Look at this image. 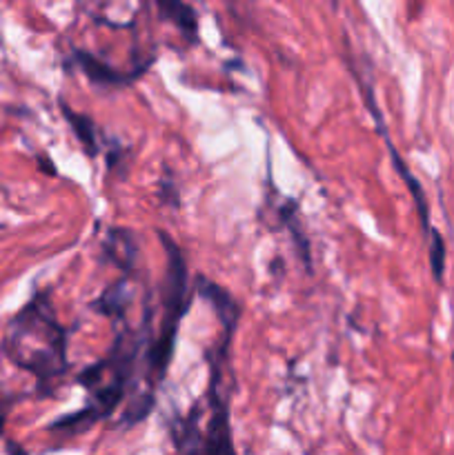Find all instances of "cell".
Returning <instances> with one entry per match:
<instances>
[{"label": "cell", "instance_id": "obj_1", "mask_svg": "<svg viewBox=\"0 0 454 455\" xmlns=\"http://www.w3.org/2000/svg\"><path fill=\"white\" fill-rule=\"evenodd\" d=\"M147 329H150V314L145 315V329L141 333H132L129 329H123L116 336L109 354L78 373L76 382L87 391V403L80 411L52 422L49 431H58V434L67 435L83 434L85 429L109 418L118 409L120 400L125 398V394H127L134 382L136 363L141 358L138 354L147 349V342H150ZM142 355H145V351H142Z\"/></svg>", "mask_w": 454, "mask_h": 455}, {"label": "cell", "instance_id": "obj_2", "mask_svg": "<svg viewBox=\"0 0 454 455\" xmlns=\"http://www.w3.org/2000/svg\"><path fill=\"white\" fill-rule=\"evenodd\" d=\"M3 351L18 369L38 380V389H49L69 369L67 329L58 323L53 305L38 291L9 323Z\"/></svg>", "mask_w": 454, "mask_h": 455}, {"label": "cell", "instance_id": "obj_3", "mask_svg": "<svg viewBox=\"0 0 454 455\" xmlns=\"http://www.w3.org/2000/svg\"><path fill=\"white\" fill-rule=\"evenodd\" d=\"M158 235L165 244V256H167L163 287V320H160L156 336H151L150 342H147L145 355H142V360H145L147 394L151 398L156 394V387L167 376L174 347H176L178 329H181L182 318H185L191 305L190 274H187L185 258H182L178 244L165 231H158Z\"/></svg>", "mask_w": 454, "mask_h": 455}, {"label": "cell", "instance_id": "obj_4", "mask_svg": "<svg viewBox=\"0 0 454 455\" xmlns=\"http://www.w3.org/2000/svg\"><path fill=\"white\" fill-rule=\"evenodd\" d=\"M363 84V83H361ZM363 92L365 96H368V109L372 111L374 116V123H377V129L378 133L383 136V140H385L387 149H390V156H392V163H394L396 172L401 173V178L405 180V185H408V189L412 191V198L414 203H417V209H418V216H421V222H423V229H426V238H427V244H430V262H432V271H434L436 280H441V275H443V262H445V249H443V238H441L439 234L434 231V227L430 225V213H427V203H426V194H423L421 185H418L417 178L409 173V169L405 167L403 160H401V156L396 154L394 145H392L390 136H387L385 132V124H383V116L378 114V107L377 102H374V96L372 92H368V87L363 84Z\"/></svg>", "mask_w": 454, "mask_h": 455}, {"label": "cell", "instance_id": "obj_5", "mask_svg": "<svg viewBox=\"0 0 454 455\" xmlns=\"http://www.w3.org/2000/svg\"><path fill=\"white\" fill-rule=\"evenodd\" d=\"M71 62H74L93 84H101V87H123V84L134 83L138 76H142V71L116 69V67L107 65L105 60L96 58L93 53L85 52V49H74Z\"/></svg>", "mask_w": 454, "mask_h": 455}, {"label": "cell", "instance_id": "obj_6", "mask_svg": "<svg viewBox=\"0 0 454 455\" xmlns=\"http://www.w3.org/2000/svg\"><path fill=\"white\" fill-rule=\"evenodd\" d=\"M61 109H62V116L67 118V123H69L71 132H74V136L78 138V142L83 145L85 154L87 156L96 158L105 147L118 145L116 140L105 142V132H101L89 116L78 114V111H74L69 105H65V102H61Z\"/></svg>", "mask_w": 454, "mask_h": 455}, {"label": "cell", "instance_id": "obj_7", "mask_svg": "<svg viewBox=\"0 0 454 455\" xmlns=\"http://www.w3.org/2000/svg\"><path fill=\"white\" fill-rule=\"evenodd\" d=\"M134 300V287H132V280L129 275L120 278L118 283L109 284L96 300L92 302V309L98 311L101 315H107L111 318L114 323H125L127 318V311L132 307Z\"/></svg>", "mask_w": 454, "mask_h": 455}, {"label": "cell", "instance_id": "obj_8", "mask_svg": "<svg viewBox=\"0 0 454 455\" xmlns=\"http://www.w3.org/2000/svg\"><path fill=\"white\" fill-rule=\"evenodd\" d=\"M102 256L118 265V269L129 275L134 271L138 256V244L132 231L127 229H109L102 238Z\"/></svg>", "mask_w": 454, "mask_h": 455}, {"label": "cell", "instance_id": "obj_9", "mask_svg": "<svg viewBox=\"0 0 454 455\" xmlns=\"http://www.w3.org/2000/svg\"><path fill=\"white\" fill-rule=\"evenodd\" d=\"M158 12L163 13L167 20H172L182 34L190 40L199 38V16H196L194 7L185 3H160Z\"/></svg>", "mask_w": 454, "mask_h": 455}, {"label": "cell", "instance_id": "obj_10", "mask_svg": "<svg viewBox=\"0 0 454 455\" xmlns=\"http://www.w3.org/2000/svg\"><path fill=\"white\" fill-rule=\"evenodd\" d=\"M3 427H4V413L0 411V435H3Z\"/></svg>", "mask_w": 454, "mask_h": 455}]
</instances>
